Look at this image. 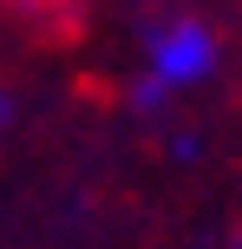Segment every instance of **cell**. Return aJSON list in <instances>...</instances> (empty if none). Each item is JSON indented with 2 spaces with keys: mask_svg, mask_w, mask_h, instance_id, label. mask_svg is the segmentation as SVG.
<instances>
[{
  "mask_svg": "<svg viewBox=\"0 0 242 249\" xmlns=\"http://www.w3.org/2000/svg\"><path fill=\"white\" fill-rule=\"evenodd\" d=\"M151 59H157V79H196V72H210V59H216V46H210V33L203 26H164L157 33V46H151Z\"/></svg>",
  "mask_w": 242,
  "mask_h": 249,
  "instance_id": "cell-2",
  "label": "cell"
},
{
  "mask_svg": "<svg viewBox=\"0 0 242 249\" xmlns=\"http://www.w3.org/2000/svg\"><path fill=\"white\" fill-rule=\"evenodd\" d=\"M0 13H7L26 39H39V46H65V39H79V26H85V7H79V0H0Z\"/></svg>",
  "mask_w": 242,
  "mask_h": 249,
  "instance_id": "cell-1",
  "label": "cell"
}]
</instances>
